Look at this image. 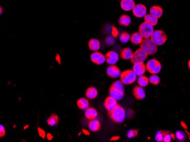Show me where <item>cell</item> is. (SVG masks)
I'll use <instances>...</instances> for the list:
<instances>
[{
  "instance_id": "cell-1",
  "label": "cell",
  "mask_w": 190,
  "mask_h": 142,
  "mask_svg": "<svg viewBox=\"0 0 190 142\" xmlns=\"http://www.w3.org/2000/svg\"><path fill=\"white\" fill-rule=\"evenodd\" d=\"M109 96L115 99L117 101L121 100L125 94V88L121 80L115 81L112 84L109 88Z\"/></svg>"
},
{
  "instance_id": "cell-2",
  "label": "cell",
  "mask_w": 190,
  "mask_h": 142,
  "mask_svg": "<svg viewBox=\"0 0 190 142\" xmlns=\"http://www.w3.org/2000/svg\"><path fill=\"white\" fill-rule=\"evenodd\" d=\"M108 116L113 121L117 124L122 123L126 117V113L123 108L119 105L112 111L108 112Z\"/></svg>"
},
{
  "instance_id": "cell-3",
  "label": "cell",
  "mask_w": 190,
  "mask_h": 142,
  "mask_svg": "<svg viewBox=\"0 0 190 142\" xmlns=\"http://www.w3.org/2000/svg\"><path fill=\"white\" fill-rule=\"evenodd\" d=\"M140 46L141 48L148 55H153L158 51L157 45L150 39H145Z\"/></svg>"
},
{
  "instance_id": "cell-4",
  "label": "cell",
  "mask_w": 190,
  "mask_h": 142,
  "mask_svg": "<svg viewBox=\"0 0 190 142\" xmlns=\"http://www.w3.org/2000/svg\"><path fill=\"white\" fill-rule=\"evenodd\" d=\"M137 79V75L133 70H127L121 74L120 80L123 84H130L134 83Z\"/></svg>"
},
{
  "instance_id": "cell-5",
  "label": "cell",
  "mask_w": 190,
  "mask_h": 142,
  "mask_svg": "<svg viewBox=\"0 0 190 142\" xmlns=\"http://www.w3.org/2000/svg\"><path fill=\"white\" fill-rule=\"evenodd\" d=\"M150 39L157 46L162 45L165 43L167 36L165 32L161 30H155L153 32Z\"/></svg>"
},
{
  "instance_id": "cell-6",
  "label": "cell",
  "mask_w": 190,
  "mask_h": 142,
  "mask_svg": "<svg viewBox=\"0 0 190 142\" xmlns=\"http://www.w3.org/2000/svg\"><path fill=\"white\" fill-rule=\"evenodd\" d=\"M153 32V26L146 22H143L139 27V32L144 39H150Z\"/></svg>"
},
{
  "instance_id": "cell-7",
  "label": "cell",
  "mask_w": 190,
  "mask_h": 142,
  "mask_svg": "<svg viewBox=\"0 0 190 142\" xmlns=\"http://www.w3.org/2000/svg\"><path fill=\"white\" fill-rule=\"evenodd\" d=\"M148 55L141 48L138 49L133 53L130 59L131 63L133 64L137 63H144L148 58Z\"/></svg>"
},
{
  "instance_id": "cell-8",
  "label": "cell",
  "mask_w": 190,
  "mask_h": 142,
  "mask_svg": "<svg viewBox=\"0 0 190 142\" xmlns=\"http://www.w3.org/2000/svg\"><path fill=\"white\" fill-rule=\"evenodd\" d=\"M146 70L152 74H157L159 73L162 68V65L161 63L158 60L151 59L148 61L146 65Z\"/></svg>"
},
{
  "instance_id": "cell-9",
  "label": "cell",
  "mask_w": 190,
  "mask_h": 142,
  "mask_svg": "<svg viewBox=\"0 0 190 142\" xmlns=\"http://www.w3.org/2000/svg\"><path fill=\"white\" fill-rule=\"evenodd\" d=\"M133 13L137 18L144 17L147 14V9L142 4H137L133 9Z\"/></svg>"
},
{
  "instance_id": "cell-10",
  "label": "cell",
  "mask_w": 190,
  "mask_h": 142,
  "mask_svg": "<svg viewBox=\"0 0 190 142\" xmlns=\"http://www.w3.org/2000/svg\"><path fill=\"white\" fill-rule=\"evenodd\" d=\"M91 59L92 61L97 65H102L106 61V56L101 53L100 52L96 51L91 55Z\"/></svg>"
},
{
  "instance_id": "cell-11",
  "label": "cell",
  "mask_w": 190,
  "mask_h": 142,
  "mask_svg": "<svg viewBox=\"0 0 190 142\" xmlns=\"http://www.w3.org/2000/svg\"><path fill=\"white\" fill-rule=\"evenodd\" d=\"M106 62L110 65L116 64L119 59V55L114 51H109L106 55Z\"/></svg>"
},
{
  "instance_id": "cell-12",
  "label": "cell",
  "mask_w": 190,
  "mask_h": 142,
  "mask_svg": "<svg viewBox=\"0 0 190 142\" xmlns=\"http://www.w3.org/2000/svg\"><path fill=\"white\" fill-rule=\"evenodd\" d=\"M106 74L110 78H116L120 76L121 72L117 66L113 65L108 66V67L106 69Z\"/></svg>"
},
{
  "instance_id": "cell-13",
  "label": "cell",
  "mask_w": 190,
  "mask_h": 142,
  "mask_svg": "<svg viewBox=\"0 0 190 142\" xmlns=\"http://www.w3.org/2000/svg\"><path fill=\"white\" fill-rule=\"evenodd\" d=\"M104 105H105V107L106 109V110L108 112H110V111H112L113 109H114L117 107L118 104L115 99L109 96L108 97H106L105 100V103H104Z\"/></svg>"
},
{
  "instance_id": "cell-14",
  "label": "cell",
  "mask_w": 190,
  "mask_h": 142,
  "mask_svg": "<svg viewBox=\"0 0 190 142\" xmlns=\"http://www.w3.org/2000/svg\"><path fill=\"white\" fill-rule=\"evenodd\" d=\"M133 70L137 76H140L144 75L146 71V66L144 63H135L133 67Z\"/></svg>"
},
{
  "instance_id": "cell-15",
  "label": "cell",
  "mask_w": 190,
  "mask_h": 142,
  "mask_svg": "<svg viewBox=\"0 0 190 142\" xmlns=\"http://www.w3.org/2000/svg\"><path fill=\"white\" fill-rule=\"evenodd\" d=\"M133 94L135 98L139 100H142L146 97V94L144 90L140 86H138L134 87L133 90Z\"/></svg>"
},
{
  "instance_id": "cell-16",
  "label": "cell",
  "mask_w": 190,
  "mask_h": 142,
  "mask_svg": "<svg viewBox=\"0 0 190 142\" xmlns=\"http://www.w3.org/2000/svg\"><path fill=\"white\" fill-rule=\"evenodd\" d=\"M136 4L133 0H122L121 1V7L124 11L133 10Z\"/></svg>"
},
{
  "instance_id": "cell-17",
  "label": "cell",
  "mask_w": 190,
  "mask_h": 142,
  "mask_svg": "<svg viewBox=\"0 0 190 142\" xmlns=\"http://www.w3.org/2000/svg\"><path fill=\"white\" fill-rule=\"evenodd\" d=\"M130 41L135 45L141 44V43L144 40V38L140 32H134L130 36Z\"/></svg>"
},
{
  "instance_id": "cell-18",
  "label": "cell",
  "mask_w": 190,
  "mask_h": 142,
  "mask_svg": "<svg viewBox=\"0 0 190 142\" xmlns=\"http://www.w3.org/2000/svg\"><path fill=\"white\" fill-rule=\"evenodd\" d=\"M88 47L92 51H97L100 48V42L96 39H92L88 43Z\"/></svg>"
},
{
  "instance_id": "cell-19",
  "label": "cell",
  "mask_w": 190,
  "mask_h": 142,
  "mask_svg": "<svg viewBox=\"0 0 190 142\" xmlns=\"http://www.w3.org/2000/svg\"><path fill=\"white\" fill-rule=\"evenodd\" d=\"M163 9L161 7L159 6H153L150 9V14L153 15L158 19L162 17L163 14Z\"/></svg>"
},
{
  "instance_id": "cell-20",
  "label": "cell",
  "mask_w": 190,
  "mask_h": 142,
  "mask_svg": "<svg viewBox=\"0 0 190 142\" xmlns=\"http://www.w3.org/2000/svg\"><path fill=\"white\" fill-rule=\"evenodd\" d=\"M133 55V51L129 48H125L121 51L120 53L121 57L124 60L131 59Z\"/></svg>"
},
{
  "instance_id": "cell-21",
  "label": "cell",
  "mask_w": 190,
  "mask_h": 142,
  "mask_svg": "<svg viewBox=\"0 0 190 142\" xmlns=\"http://www.w3.org/2000/svg\"><path fill=\"white\" fill-rule=\"evenodd\" d=\"M97 115H98L97 112L93 108H88L85 112V117L90 120L96 118Z\"/></svg>"
},
{
  "instance_id": "cell-22",
  "label": "cell",
  "mask_w": 190,
  "mask_h": 142,
  "mask_svg": "<svg viewBox=\"0 0 190 142\" xmlns=\"http://www.w3.org/2000/svg\"><path fill=\"white\" fill-rule=\"evenodd\" d=\"M97 95H98L97 90H96V88L93 87H89L86 91V93H85L86 97L90 100L95 99L97 97Z\"/></svg>"
},
{
  "instance_id": "cell-23",
  "label": "cell",
  "mask_w": 190,
  "mask_h": 142,
  "mask_svg": "<svg viewBox=\"0 0 190 142\" xmlns=\"http://www.w3.org/2000/svg\"><path fill=\"white\" fill-rule=\"evenodd\" d=\"M88 128L92 132H97L100 128V123L97 120L93 119L89 122Z\"/></svg>"
},
{
  "instance_id": "cell-24",
  "label": "cell",
  "mask_w": 190,
  "mask_h": 142,
  "mask_svg": "<svg viewBox=\"0 0 190 142\" xmlns=\"http://www.w3.org/2000/svg\"><path fill=\"white\" fill-rule=\"evenodd\" d=\"M89 101L85 98H81L77 101L78 108L81 110H86L89 108Z\"/></svg>"
},
{
  "instance_id": "cell-25",
  "label": "cell",
  "mask_w": 190,
  "mask_h": 142,
  "mask_svg": "<svg viewBox=\"0 0 190 142\" xmlns=\"http://www.w3.org/2000/svg\"><path fill=\"white\" fill-rule=\"evenodd\" d=\"M131 22H132L131 18L129 16L127 15H121L119 18V21L120 25L123 26H125V27L129 26L131 23Z\"/></svg>"
},
{
  "instance_id": "cell-26",
  "label": "cell",
  "mask_w": 190,
  "mask_h": 142,
  "mask_svg": "<svg viewBox=\"0 0 190 142\" xmlns=\"http://www.w3.org/2000/svg\"><path fill=\"white\" fill-rule=\"evenodd\" d=\"M144 20L145 22L151 24L153 26L157 25L158 23V18L151 14H146L144 17Z\"/></svg>"
},
{
  "instance_id": "cell-27",
  "label": "cell",
  "mask_w": 190,
  "mask_h": 142,
  "mask_svg": "<svg viewBox=\"0 0 190 142\" xmlns=\"http://www.w3.org/2000/svg\"><path fill=\"white\" fill-rule=\"evenodd\" d=\"M59 120V117L55 114H53L47 119V122L48 125H50L51 126H54L58 124Z\"/></svg>"
},
{
  "instance_id": "cell-28",
  "label": "cell",
  "mask_w": 190,
  "mask_h": 142,
  "mask_svg": "<svg viewBox=\"0 0 190 142\" xmlns=\"http://www.w3.org/2000/svg\"><path fill=\"white\" fill-rule=\"evenodd\" d=\"M149 83V79L147 76L145 75L139 76L138 79V84L141 87H146Z\"/></svg>"
},
{
  "instance_id": "cell-29",
  "label": "cell",
  "mask_w": 190,
  "mask_h": 142,
  "mask_svg": "<svg viewBox=\"0 0 190 142\" xmlns=\"http://www.w3.org/2000/svg\"><path fill=\"white\" fill-rule=\"evenodd\" d=\"M130 39V35L127 32H124L120 36V42L123 43H126Z\"/></svg>"
},
{
  "instance_id": "cell-30",
  "label": "cell",
  "mask_w": 190,
  "mask_h": 142,
  "mask_svg": "<svg viewBox=\"0 0 190 142\" xmlns=\"http://www.w3.org/2000/svg\"><path fill=\"white\" fill-rule=\"evenodd\" d=\"M167 132H166L165 130L157 132V135L155 136V140L157 142H163V138H164Z\"/></svg>"
},
{
  "instance_id": "cell-31",
  "label": "cell",
  "mask_w": 190,
  "mask_h": 142,
  "mask_svg": "<svg viewBox=\"0 0 190 142\" xmlns=\"http://www.w3.org/2000/svg\"><path fill=\"white\" fill-rule=\"evenodd\" d=\"M149 82L154 85H157L160 83V78L158 75L153 74L149 78Z\"/></svg>"
},
{
  "instance_id": "cell-32",
  "label": "cell",
  "mask_w": 190,
  "mask_h": 142,
  "mask_svg": "<svg viewBox=\"0 0 190 142\" xmlns=\"http://www.w3.org/2000/svg\"><path fill=\"white\" fill-rule=\"evenodd\" d=\"M175 137L180 141L184 142L186 139V135L182 132H177L175 134Z\"/></svg>"
},
{
  "instance_id": "cell-33",
  "label": "cell",
  "mask_w": 190,
  "mask_h": 142,
  "mask_svg": "<svg viewBox=\"0 0 190 142\" xmlns=\"http://www.w3.org/2000/svg\"><path fill=\"white\" fill-rule=\"evenodd\" d=\"M105 43H106V44L108 46H110V45H112L115 43V39L114 36H109L106 38L105 39Z\"/></svg>"
},
{
  "instance_id": "cell-34",
  "label": "cell",
  "mask_w": 190,
  "mask_h": 142,
  "mask_svg": "<svg viewBox=\"0 0 190 142\" xmlns=\"http://www.w3.org/2000/svg\"><path fill=\"white\" fill-rule=\"evenodd\" d=\"M138 132L137 130H129L128 132L127 136L129 138H134L135 136H136L137 135Z\"/></svg>"
},
{
  "instance_id": "cell-35",
  "label": "cell",
  "mask_w": 190,
  "mask_h": 142,
  "mask_svg": "<svg viewBox=\"0 0 190 142\" xmlns=\"http://www.w3.org/2000/svg\"><path fill=\"white\" fill-rule=\"evenodd\" d=\"M171 134H170L169 132L166 134L164 138H163V142H171Z\"/></svg>"
},
{
  "instance_id": "cell-36",
  "label": "cell",
  "mask_w": 190,
  "mask_h": 142,
  "mask_svg": "<svg viewBox=\"0 0 190 142\" xmlns=\"http://www.w3.org/2000/svg\"><path fill=\"white\" fill-rule=\"evenodd\" d=\"M38 132H39V135H40V136H41L43 139L45 138V137H46V134H45V131L42 129L41 128H38Z\"/></svg>"
},
{
  "instance_id": "cell-37",
  "label": "cell",
  "mask_w": 190,
  "mask_h": 142,
  "mask_svg": "<svg viewBox=\"0 0 190 142\" xmlns=\"http://www.w3.org/2000/svg\"><path fill=\"white\" fill-rule=\"evenodd\" d=\"M5 135V130L3 125H1L0 126V136L1 138L3 137Z\"/></svg>"
},
{
  "instance_id": "cell-38",
  "label": "cell",
  "mask_w": 190,
  "mask_h": 142,
  "mask_svg": "<svg viewBox=\"0 0 190 142\" xmlns=\"http://www.w3.org/2000/svg\"><path fill=\"white\" fill-rule=\"evenodd\" d=\"M112 33L113 36H114V37H116V36H117V35L119 34V32L117 31L116 28L114 27H113L112 32Z\"/></svg>"
},
{
  "instance_id": "cell-39",
  "label": "cell",
  "mask_w": 190,
  "mask_h": 142,
  "mask_svg": "<svg viewBox=\"0 0 190 142\" xmlns=\"http://www.w3.org/2000/svg\"><path fill=\"white\" fill-rule=\"evenodd\" d=\"M47 138L48 140H51L52 139H53V135H51V134H50V133H48L47 134Z\"/></svg>"
},
{
  "instance_id": "cell-40",
  "label": "cell",
  "mask_w": 190,
  "mask_h": 142,
  "mask_svg": "<svg viewBox=\"0 0 190 142\" xmlns=\"http://www.w3.org/2000/svg\"><path fill=\"white\" fill-rule=\"evenodd\" d=\"M56 61L59 64H60V63H61V60H60V55H59L58 54V55H56Z\"/></svg>"
},
{
  "instance_id": "cell-41",
  "label": "cell",
  "mask_w": 190,
  "mask_h": 142,
  "mask_svg": "<svg viewBox=\"0 0 190 142\" xmlns=\"http://www.w3.org/2000/svg\"><path fill=\"white\" fill-rule=\"evenodd\" d=\"M120 139V136H113V138L110 139V140H112V141H116V140H117L118 139Z\"/></svg>"
},
{
  "instance_id": "cell-42",
  "label": "cell",
  "mask_w": 190,
  "mask_h": 142,
  "mask_svg": "<svg viewBox=\"0 0 190 142\" xmlns=\"http://www.w3.org/2000/svg\"><path fill=\"white\" fill-rule=\"evenodd\" d=\"M82 132H83L84 134L85 135H89V132H88V130H85V129H84V128H83V129L82 130Z\"/></svg>"
},
{
  "instance_id": "cell-43",
  "label": "cell",
  "mask_w": 190,
  "mask_h": 142,
  "mask_svg": "<svg viewBox=\"0 0 190 142\" xmlns=\"http://www.w3.org/2000/svg\"><path fill=\"white\" fill-rule=\"evenodd\" d=\"M181 125L182 126V127H183L184 128H187V126L184 122H182V123H181Z\"/></svg>"
},
{
  "instance_id": "cell-44",
  "label": "cell",
  "mask_w": 190,
  "mask_h": 142,
  "mask_svg": "<svg viewBox=\"0 0 190 142\" xmlns=\"http://www.w3.org/2000/svg\"><path fill=\"white\" fill-rule=\"evenodd\" d=\"M2 7H1L0 8V14H2Z\"/></svg>"
},
{
  "instance_id": "cell-45",
  "label": "cell",
  "mask_w": 190,
  "mask_h": 142,
  "mask_svg": "<svg viewBox=\"0 0 190 142\" xmlns=\"http://www.w3.org/2000/svg\"><path fill=\"white\" fill-rule=\"evenodd\" d=\"M188 67H189V69H190V59L189 60V61H188Z\"/></svg>"
},
{
  "instance_id": "cell-46",
  "label": "cell",
  "mask_w": 190,
  "mask_h": 142,
  "mask_svg": "<svg viewBox=\"0 0 190 142\" xmlns=\"http://www.w3.org/2000/svg\"><path fill=\"white\" fill-rule=\"evenodd\" d=\"M171 134V137H172V138H173L174 139H175V137H174V135L173 134Z\"/></svg>"
},
{
  "instance_id": "cell-47",
  "label": "cell",
  "mask_w": 190,
  "mask_h": 142,
  "mask_svg": "<svg viewBox=\"0 0 190 142\" xmlns=\"http://www.w3.org/2000/svg\"><path fill=\"white\" fill-rule=\"evenodd\" d=\"M28 125H27V126H25V128H24V129H26V128H28Z\"/></svg>"
}]
</instances>
